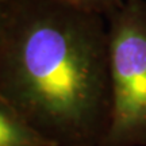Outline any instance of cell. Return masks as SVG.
I'll return each instance as SVG.
<instances>
[{"label": "cell", "instance_id": "5", "mask_svg": "<svg viewBox=\"0 0 146 146\" xmlns=\"http://www.w3.org/2000/svg\"><path fill=\"white\" fill-rule=\"evenodd\" d=\"M3 11H4V0H0V29H1V21H3Z\"/></svg>", "mask_w": 146, "mask_h": 146}, {"label": "cell", "instance_id": "1", "mask_svg": "<svg viewBox=\"0 0 146 146\" xmlns=\"http://www.w3.org/2000/svg\"><path fill=\"white\" fill-rule=\"evenodd\" d=\"M0 96L52 146H100L111 111L107 19L4 0Z\"/></svg>", "mask_w": 146, "mask_h": 146}, {"label": "cell", "instance_id": "4", "mask_svg": "<svg viewBox=\"0 0 146 146\" xmlns=\"http://www.w3.org/2000/svg\"><path fill=\"white\" fill-rule=\"evenodd\" d=\"M49 1L69 5L85 12L102 15L104 18H107L112 11H115L123 3V0H49Z\"/></svg>", "mask_w": 146, "mask_h": 146}, {"label": "cell", "instance_id": "3", "mask_svg": "<svg viewBox=\"0 0 146 146\" xmlns=\"http://www.w3.org/2000/svg\"><path fill=\"white\" fill-rule=\"evenodd\" d=\"M0 146H52L0 96Z\"/></svg>", "mask_w": 146, "mask_h": 146}, {"label": "cell", "instance_id": "2", "mask_svg": "<svg viewBox=\"0 0 146 146\" xmlns=\"http://www.w3.org/2000/svg\"><path fill=\"white\" fill-rule=\"evenodd\" d=\"M111 111L100 146H146V0L107 18Z\"/></svg>", "mask_w": 146, "mask_h": 146}]
</instances>
